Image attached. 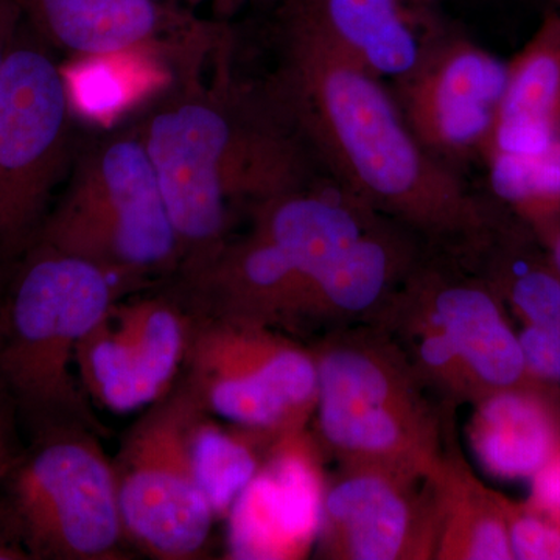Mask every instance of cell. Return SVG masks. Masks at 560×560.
I'll use <instances>...</instances> for the list:
<instances>
[{
    "label": "cell",
    "mask_w": 560,
    "mask_h": 560,
    "mask_svg": "<svg viewBox=\"0 0 560 560\" xmlns=\"http://www.w3.org/2000/svg\"><path fill=\"white\" fill-rule=\"evenodd\" d=\"M264 91L327 179L430 249L469 257L510 215L423 149L389 84L285 7Z\"/></svg>",
    "instance_id": "6da1fadb"
},
{
    "label": "cell",
    "mask_w": 560,
    "mask_h": 560,
    "mask_svg": "<svg viewBox=\"0 0 560 560\" xmlns=\"http://www.w3.org/2000/svg\"><path fill=\"white\" fill-rule=\"evenodd\" d=\"M138 130L179 245V271L228 241L232 212L326 178L267 97L219 77L183 79Z\"/></svg>",
    "instance_id": "7a4b0ae2"
},
{
    "label": "cell",
    "mask_w": 560,
    "mask_h": 560,
    "mask_svg": "<svg viewBox=\"0 0 560 560\" xmlns=\"http://www.w3.org/2000/svg\"><path fill=\"white\" fill-rule=\"evenodd\" d=\"M316 440L338 467L434 477L452 447L448 411L378 327H345L313 346Z\"/></svg>",
    "instance_id": "3957f363"
},
{
    "label": "cell",
    "mask_w": 560,
    "mask_h": 560,
    "mask_svg": "<svg viewBox=\"0 0 560 560\" xmlns=\"http://www.w3.org/2000/svg\"><path fill=\"white\" fill-rule=\"evenodd\" d=\"M0 289V385L36 425L102 431L75 372L77 350L125 287L97 265L36 242Z\"/></svg>",
    "instance_id": "277c9868"
},
{
    "label": "cell",
    "mask_w": 560,
    "mask_h": 560,
    "mask_svg": "<svg viewBox=\"0 0 560 560\" xmlns=\"http://www.w3.org/2000/svg\"><path fill=\"white\" fill-rule=\"evenodd\" d=\"M68 178L36 242L97 265L125 289L178 268V238L138 130L92 143Z\"/></svg>",
    "instance_id": "5b68a950"
},
{
    "label": "cell",
    "mask_w": 560,
    "mask_h": 560,
    "mask_svg": "<svg viewBox=\"0 0 560 560\" xmlns=\"http://www.w3.org/2000/svg\"><path fill=\"white\" fill-rule=\"evenodd\" d=\"M11 469L0 523L31 559H124L113 460L81 423L39 427Z\"/></svg>",
    "instance_id": "8992f818"
},
{
    "label": "cell",
    "mask_w": 560,
    "mask_h": 560,
    "mask_svg": "<svg viewBox=\"0 0 560 560\" xmlns=\"http://www.w3.org/2000/svg\"><path fill=\"white\" fill-rule=\"evenodd\" d=\"M179 377L209 415L231 425L271 438L311 429L316 360L289 331L190 313Z\"/></svg>",
    "instance_id": "52a82bcc"
},
{
    "label": "cell",
    "mask_w": 560,
    "mask_h": 560,
    "mask_svg": "<svg viewBox=\"0 0 560 560\" xmlns=\"http://www.w3.org/2000/svg\"><path fill=\"white\" fill-rule=\"evenodd\" d=\"M72 119L61 66L20 32L0 70V272L38 241L69 176Z\"/></svg>",
    "instance_id": "ba28073f"
},
{
    "label": "cell",
    "mask_w": 560,
    "mask_h": 560,
    "mask_svg": "<svg viewBox=\"0 0 560 560\" xmlns=\"http://www.w3.org/2000/svg\"><path fill=\"white\" fill-rule=\"evenodd\" d=\"M200 407L179 377L110 459L125 537L153 559L195 560L208 550L217 518L190 455V427Z\"/></svg>",
    "instance_id": "9c48e42d"
},
{
    "label": "cell",
    "mask_w": 560,
    "mask_h": 560,
    "mask_svg": "<svg viewBox=\"0 0 560 560\" xmlns=\"http://www.w3.org/2000/svg\"><path fill=\"white\" fill-rule=\"evenodd\" d=\"M508 72L510 61L433 22L418 66L389 88L423 149L460 172L489 149Z\"/></svg>",
    "instance_id": "30bf717a"
},
{
    "label": "cell",
    "mask_w": 560,
    "mask_h": 560,
    "mask_svg": "<svg viewBox=\"0 0 560 560\" xmlns=\"http://www.w3.org/2000/svg\"><path fill=\"white\" fill-rule=\"evenodd\" d=\"M189 326V311L173 298L117 300L77 350L81 388L117 415L156 404L179 378Z\"/></svg>",
    "instance_id": "8fae6325"
},
{
    "label": "cell",
    "mask_w": 560,
    "mask_h": 560,
    "mask_svg": "<svg viewBox=\"0 0 560 560\" xmlns=\"http://www.w3.org/2000/svg\"><path fill=\"white\" fill-rule=\"evenodd\" d=\"M436 534L433 477L340 467L327 480L315 552L331 560H429Z\"/></svg>",
    "instance_id": "7c38bea8"
},
{
    "label": "cell",
    "mask_w": 560,
    "mask_h": 560,
    "mask_svg": "<svg viewBox=\"0 0 560 560\" xmlns=\"http://www.w3.org/2000/svg\"><path fill=\"white\" fill-rule=\"evenodd\" d=\"M311 429L268 444L256 475L226 515V552L234 560H302L318 541L327 478Z\"/></svg>",
    "instance_id": "4fadbf2b"
},
{
    "label": "cell",
    "mask_w": 560,
    "mask_h": 560,
    "mask_svg": "<svg viewBox=\"0 0 560 560\" xmlns=\"http://www.w3.org/2000/svg\"><path fill=\"white\" fill-rule=\"evenodd\" d=\"M411 279L441 320L482 397L536 381L526 368L510 312L467 261L429 248Z\"/></svg>",
    "instance_id": "5bb4252c"
},
{
    "label": "cell",
    "mask_w": 560,
    "mask_h": 560,
    "mask_svg": "<svg viewBox=\"0 0 560 560\" xmlns=\"http://www.w3.org/2000/svg\"><path fill=\"white\" fill-rule=\"evenodd\" d=\"M24 20L77 58L136 57L140 51L201 49L200 22L158 0H18Z\"/></svg>",
    "instance_id": "9a60e30c"
},
{
    "label": "cell",
    "mask_w": 560,
    "mask_h": 560,
    "mask_svg": "<svg viewBox=\"0 0 560 560\" xmlns=\"http://www.w3.org/2000/svg\"><path fill=\"white\" fill-rule=\"evenodd\" d=\"M410 0H283L349 60L393 86L418 66L433 22ZM412 5V3H411Z\"/></svg>",
    "instance_id": "2e32d148"
},
{
    "label": "cell",
    "mask_w": 560,
    "mask_h": 560,
    "mask_svg": "<svg viewBox=\"0 0 560 560\" xmlns=\"http://www.w3.org/2000/svg\"><path fill=\"white\" fill-rule=\"evenodd\" d=\"M482 469L501 480H530L560 451V388L533 381L475 401L467 427Z\"/></svg>",
    "instance_id": "e0dca14e"
},
{
    "label": "cell",
    "mask_w": 560,
    "mask_h": 560,
    "mask_svg": "<svg viewBox=\"0 0 560 560\" xmlns=\"http://www.w3.org/2000/svg\"><path fill=\"white\" fill-rule=\"evenodd\" d=\"M560 143V10L552 9L510 61L490 156H529ZM481 162V164H482Z\"/></svg>",
    "instance_id": "ac0fdd59"
},
{
    "label": "cell",
    "mask_w": 560,
    "mask_h": 560,
    "mask_svg": "<svg viewBox=\"0 0 560 560\" xmlns=\"http://www.w3.org/2000/svg\"><path fill=\"white\" fill-rule=\"evenodd\" d=\"M463 260L521 326L560 334V271L528 224L510 213L485 246Z\"/></svg>",
    "instance_id": "d6986e66"
},
{
    "label": "cell",
    "mask_w": 560,
    "mask_h": 560,
    "mask_svg": "<svg viewBox=\"0 0 560 560\" xmlns=\"http://www.w3.org/2000/svg\"><path fill=\"white\" fill-rule=\"evenodd\" d=\"M411 272L372 326L388 335L442 407L453 410L459 405H474L481 399V390L441 320L412 282Z\"/></svg>",
    "instance_id": "ffe728a7"
},
{
    "label": "cell",
    "mask_w": 560,
    "mask_h": 560,
    "mask_svg": "<svg viewBox=\"0 0 560 560\" xmlns=\"http://www.w3.org/2000/svg\"><path fill=\"white\" fill-rule=\"evenodd\" d=\"M436 490V560H514L499 490L475 477L452 444L433 477Z\"/></svg>",
    "instance_id": "44dd1931"
},
{
    "label": "cell",
    "mask_w": 560,
    "mask_h": 560,
    "mask_svg": "<svg viewBox=\"0 0 560 560\" xmlns=\"http://www.w3.org/2000/svg\"><path fill=\"white\" fill-rule=\"evenodd\" d=\"M231 427L226 429L202 407L190 427L195 477L217 521H224L230 514L232 504L259 469L268 444L275 440L256 431Z\"/></svg>",
    "instance_id": "7402d4cb"
},
{
    "label": "cell",
    "mask_w": 560,
    "mask_h": 560,
    "mask_svg": "<svg viewBox=\"0 0 560 560\" xmlns=\"http://www.w3.org/2000/svg\"><path fill=\"white\" fill-rule=\"evenodd\" d=\"M489 197L523 223L560 212V143L529 156H490L482 162Z\"/></svg>",
    "instance_id": "603a6c76"
},
{
    "label": "cell",
    "mask_w": 560,
    "mask_h": 560,
    "mask_svg": "<svg viewBox=\"0 0 560 560\" xmlns=\"http://www.w3.org/2000/svg\"><path fill=\"white\" fill-rule=\"evenodd\" d=\"M514 560H560V514L499 492Z\"/></svg>",
    "instance_id": "cb8c5ba5"
},
{
    "label": "cell",
    "mask_w": 560,
    "mask_h": 560,
    "mask_svg": "<svg viewBox=\"0 0 560 560\" xmlns=\"http://www.w3.org/2000/svg\"><path fill=\"white\" fill-rule=\"evenodd\" d=\"M517 335L530 377L560 388V334L521 326Z\"/></svg>",
    "instance_id": "d4e9b609"
},
{
    "label": "cell",
    "mask_w": 560,
    "mask_h": 560,
    "mask_svg": "<svg viewBox=\"0 0 560 560\" xmlns=\"http://www.w3.org/2000/svg\"><path fill=\"white\" fill-rule=\"evenodd\" d=\"M528 500L560 514V451L530 478Z\"/></svg>",
    "instance_id": "484cf974"
},
{
    "label": "cell",
    "mask_w": 560,
    "mask_h": 560,
    "mask_svg": "<svg viewBox=\"0 0 560 560\" xmlns=\"http://www.w3.org/2000/svg\"><path fill=\"white\" fill-rule=\"evenodd\" d=\"M24 13L18 0H0V70L20 35Z\"/></svg>",
    "instance_id": "4316f807"
},
{
    "label": "cell",
    "mask_w": 560,
    "mask_h": 560,
    "mask_svg": "<svg viewBox=\"0 0 560 560\" xmlns=\"http://www.w3.org/2000/svg\"><path fill=\"white\" fill-rule=\"evenodd\" d=\"M536 237L539 238L544 248L550 254L552 261L560 271V212L550 219L539 221V223L530 224Z\"/></svg>",
    "instance_id": "83f0119b"
},
{
    "label": "cell",
    "mask_w": 560,
    "mask_h": 560,
    "mask_svg": "<svg viewBox=\"0 0 560 560\" xmlns=\"http://www.w3.org/2000/svg\"><path fill=\"white\" fill-rule=\"evenodd\" d=\"M27 552L20 545L14 544L10 537L0 534V560H27Z\"/></svg>",
    "instance_id": "f1b7e54d"
},
{
    "label": "cell",
    "mask_w": 560,
    "mask_h": 560,
    "mask_svg": "<svg viewBox=\"0 0 560 560\" xmlns=\"http://www.w3.org/2000/svg\"><path fill=\"white\" fill-rule=\"evenodd\" d=\"M187 3H194V5H200V3H212L215 9L221 11L234 10L241 5L245 0H184Z\"/></svg>",
    "instance_id": "f546056e"
},
{
    "label": "cell",
    "mask_w": 560,
    "mask_h": 560,
    "mask_svg": "<svg viewBox=\"0 0 560 560\" xmlns=\"http://www.w3.org/2000/svg\"><path fill=\"white\" fill-rule=\"evenodd\" d=\"M410 2L412 3V5L425 7L427 3L431 2V0H410Z\"/></svg>",
    "instance_id": "4dcf8cb0"
},
{
    "label": "cell",
    "mask_w": 560,
    "mask_h": 560,
    "mask_svg": "<svg viewBox=\"0 0 560 560\" xmlns=\"http://www.w3.org/2000/svg\"><path fill=\"white\" fill-rule=\"evenodd\" d=\"M547 2L551 3L552 9L560 10V0H547Z\"/></svg>",
    "instance_id": "1f68e13d"
},
{
    "label": "cell",
    "mask_w": 560,
    "mask_h": 560,
    "mask_svg": "<svg viewBox=\"0 0 560 560\" xmlns=\"http://www.w3.org/2000/svg\"><path fill=\"white\" fill-rule=\"evenodd\" d=\"M0 289H2V279H0Z\"/></svg>",
    "instance_id": "d6a6232c"
}]
</instances>
